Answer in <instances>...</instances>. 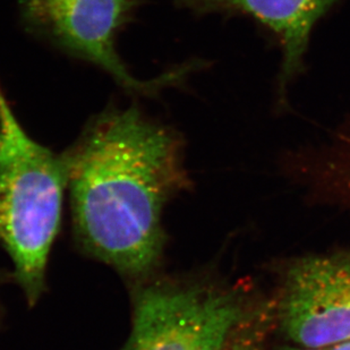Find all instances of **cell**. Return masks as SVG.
<instances>
[{
    "label": "cell",
    "instance_id": "6da1fadb",
    "mask_svg": "<svg viewBox=\"0 0 350 350\" xmlns=\"http://www.w3.org/2000/svg\"><path fill=\"white\" fill-rule=\"evenodd\" d=\"M183 141L136 106L93 117L64 152L77 239L131 279H149L165 247L162 211L189 186Z\"/></svg>",
    "mask_w": 350,
    "mask_h": 350
},
{
    "label": "cell",
    "instance_id": "8992f818",
    "mask_svg": "<svg viewBox=\"0 0 350 350\" xmlns=\"http://www.w3.org/2000/svg\"><path fill=\"white\" fill-rule=\"evenodd\" d=\"M337 0H174L196 14L241 13L254 17L278 34L284 46L280 90L301 70L311 31Z\"/></svg>",
    "mask_w": 350,
    "mask_h": 350
},
{
    "label": "cell",
    "instance_id": "3957f363",
    "mask_svg": "<svg viewBox=\"0 0 350 350\" xmlns=\"http://www.w3.org/2000/svg\"><path fill=\"white\" fill-rule=\"evenodd\" d=\"M251 305L236 289L203 281H139L122 350H224Z\"/></svg>",
    "mask_w": 350,
    "mask_h": 350
},
{
    "label": "cell",
    "instance_id": "277c9868",
    "mask_svg": "<svg viewBox=\"0 0 350 350\" xmlns=\"http://www.w3.org/2000/svg\"><path fill=\"white\" fill-rule=\"evenodd\" d=\"M27 31L70 56L105 70L126 92L158 96L182 84L198 63L184 64L153 79H136L117 51L119 32L132 20L139 0H20Z\"/></svg>",
    "mask_w": 350,
    "mask_h": 350
},
{
    "label": "cell",
    "instance_id": "52a82bcc",
    "mask_svg": "<svg viewBox=\"0 0 350 350\" xmlns=\"http://www.w3.org/2000/svg\"><path fill=\"white\" fill-rule=\"evenodd\" d=\"M275 324L274 303L251 305L232 327L224 350H265L268 334Z\"/></svg>",
    "mask_w": 350,
    "mask_h": 350
},
{
    "label": "cell",
    "instance_id": "ba28073f",
    "mask_svg": "<svg viewBox=\"0 0 350 350\" xmlns=\"http://www.w3.org/2000/svg\"><path fill=\"white\" fill-rule=\"evenodd\" d=\"M325 350H350V339L344 341V342H341V344H338L336 345V346L327 348V349Z\"/></svg>",
    "mask_w": 350,
    "mask_h": 350
},
{
    "label": "cell",
    "instance_id": "7a4b0ae2",
    "mask_svg": "<svg viewBox=\"0 0 350 350\" xmlns=\"http://www.w3.org/2000/svg\"><path fill=\"white\" fill-rule=\"evenodd\" d=\"M67 186L64 153L56 154L24 131L0 85V245L31 306L44 289Z\"/></svg>",
    "mask_w": 350,
    "mask_h": 350
},
{
    "label": "cell",
    "instance_id": "5b68a950",
    "mask_svg": "<svg viewBox=\"0 0 350 350\" xmlns=\"http://www.w3.org/2000/svg\"><path fill=\"white\" fill-rule=\"evenodd\" d=\"M274 312L275 324L296 346L327 349L350 339V252L291 263Z\"/></svg>",
    "mask_w": 350,
    "mask_h": 350
},
{
    "label": "cell",
    "instance_id": "9c48e42d",
    "mask_svg": "<svg viewBox=\"0 0 350 350\" xmlns=\"http://www.w3.org/2000/svg\"><path fill=\"white\" fill-rule=\"evenodd\" d=\"M279 350H325V349H314V348H304L301 346H284V347L280 348Z\"/></svg>",
    "mask_w": 350,
    "mask_h": 350
}]
</instances>
